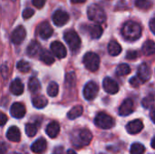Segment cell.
Listing matches in <instances>:
<instances>
[{
	"label": "cell",
	"mask_w": 155,
	"mask_h": 154,
	"mask_svg": "<svg viewBox=\"0 0 155 154\" xmlns=\"http://www.w3.org/2000/svg\"><path fill=\"white\" fill-rule=\"evenodd\" d=\"M45 2H46V0H32L33 5L36 8H42V7H44Z\"/></svg>",
	"instance_id": "obj_38"
},
{
	"label": "cell",
	"mask_w": 155,
	"mask_h": 154,
	"mask_svg": "<svg viewBox=\"0 0 155 154\" xmlns=\"http://www.w3.org/2000/svg\"><path fill=\"white\" fill-rule=\"evenodd\" d=\"M47 147V143L44 138H39L36 140L31 146V150L33 152L36 154L44 153L46 150Z\"/></svg>",
	"instance_id": "obj_17"
},
{
	"label": "cell",
	"mask_w": 155,
	"mask_h": 154,
	"mask_svg": "<svg viewBox=\"0 0 155 154\" xmlns=\"http://www.w3.org/2000/svg\"><path fill=\"white\" fill-rule=\"evenodd\" d=\"M53 33H54V30L48 22H43L37 26V34L44 40L51 37Z\"/></svg>",
	"instance_id": "obj_9"
},
{
	"label": "cell",
	"mask_w": 155,
	"mask_h": 154,
	"mask_svg": "<svg viewBox=\"0 0 155 154\" xmlns=\"http://www.w3.org/2000/svg\"><path fill=\"white\" fill-rule=\"evenodd\" d=\"M137 74H138V78L142 82H146V81L150 80L151 75H152V71H151L150 66L146 63H143L138 67Z\"/></svg>",
	"instance_id": "obj_14"
},
{
	"label": "cell",
	"mask_w": 155,
	"mask_h": 154,
	"mask_svg": "<svg viewBox=\"0 0 155 154\" xmlns=\"http://www.w3.org/2000/svg\"><path fill=\"white\" fill-rule=\"evenodd\" d=\"M143 54L144 55H152L155 52V44L153 40L146 41L143 45Z\"/></svg>",
	"instance_id": "obj_27"
},
{
	"label": "cell",
	"mask_w": 155,
	"mask_h": 154,
	"mask_svg": "<svg viewBox=\"0 0 155 154\" xmlns=\"http://www.w3.org/2000/svg\"><path fill=\"white\" fill-rule=\"evenodd\" d=\"M131 73V68L126 64H121L116 68V74L119 76H124Z\"/></svg>",
	"instance_id": "obj_28"
},
{
	"label": "cell",
	"mask_w": 155,
	"mask_h": 154,
	"mask_svg": "<svg viewBox=\"0 0 155 154\" xmlns=\"http://www.w3.org/2000/svg\"><path fill=\"white\" fill-rule=\"evenodd\" d=\"M7 122V116L0 111V126H4Z\"/></svg>",
	"instance_id": "obj_41"
},
{
	"label": "cell",
	"mask_w": 155,
	"mask_h": 154,
	"mask_svg": "<svg viewBox=\"0 0 155 154\" xmlns=\"http://www.w3.org/2000/svg\"><path fill=\"white\" fill-rule=\"evenodd\" d=\"M69 20V15L61 9L56 10L54 14H53V21L54 24L57 26H63Z\"/></svg>",
	"instance_id": "obj_8"
},
{
	"label": "cell",
	"mask_w": 155,
	"mask_h": 154,
	"mask_svg": "<svg viewBox=\"0 0 155 154\" xmlns=\"http://www.w3.org/2000/svg\"><path fill=\"white\" fill-rule=\"evenodd\" d=\"M130 84L131 85H133L134 87H138L141 84V80L138 78V77H133L131 80H130Z\"/></svg>",
	"instance_id": "obj_40"
},
{
	"label": "cell",
	"mask_w": 155,
	"mask_h": 154,
	"mask_svg": "<svg viewBox=\"0 0 155 154\" xmlns=\"http://www.w3.org/2000/svg\"><path fill=\"white\" fill-rule=\"evenodd\" d=\"M151 119L153 123H154V107L153 106L151 108Z\"/></svg>",
	"instance_id": "obj_44"
},
{
	"label": "cell",
	"mask_w": 155,
	"mask_h": 154,
	"mask_svg": "<svg viewBox=\"0 0 155 154\" xmlns=\"http://www.w3.org/2000/svg\"><path fill=\"white\" fill-rule=\"evenodd\" d=\"M37 125L35 123H26L25 124V133L28 137H34L37 133Z\"/></svg>",
	"instance_id": "obj_32"
},
{
	"label": "cell",
	"mask_w": 155,
	"mask_h": 154,
	"mask_svg": "<svg viewBox=\"0 0 155 154\" xmlns=\"http://www.w3.org/2000/svg\"><path fill=\"white\" fill-rule=\"evenodd\" d=\"M12 1H15V0H12Z\"/></svg>",
	"instance_id": "obj_49"
},
{
	"label": "cell",
	"mask_w": 155,
	"mask_h": 154,
	"mask_svg": "<svg viewBox=\"0 0 155 154\" xmlns=\"http://www.w3.org/2000/svg\"><path fill=\"white\" fill-rule=\"evenodd\" d=\"M87 30L93 39H99L103 34V28L97 24L87 26Z\"/></svg>",
	"instance_id": "obj_21"
},
{
	"label": "cell",
	"mask_w": 155,
	"mask_h": 154,
	"mask_svg": "<svg viewBox=\"0 0 155 154\" xmlns=\"http://www.w3.org/2000/svg\"><path fill=\"white\" fill-rule=\"evenodd\" d=\"M58 92H59V87L57 85L56 83L54 82H51L47 87V93L49 96L51 97H55L57 94H58Z\"/></svg>",
	"instance_id": "obj_31"
},
{
	"label": "cell",
	"mask_w": 155,
	"mask_h": 154,
	"mask_svg": "<svg viewBox=\"0 0 155 154\" xmlns=\"http://www.w3.org/2000/svg\"><path fill=\"white\" fill-rule=\"evenodd\" d=\"M150 28H151V31L154 34L155 33V18L153 17L150 21Z\"/></svg>",
	"instance_id": "obj_43"
},
{
	"label": "cell",
	"mask_w": 155,
	"mask_h": 154,
	"mask_svg": "<svg viewBox=\"0 0 155 154\" xmlns=\"http://www.w3.org/2000/svg\"><path fill=\"white\" fill-rule=\"evenodd\" d=\"M137 56H138V53L136 51H129L126 54V58L128 60L135 59V58H137Z\"/></svg>",
	"instance_id": "obj_39"
},
{
	"label": "cell",
	"mask_w": 155,
	"mask_h": 154,
	"mask_svg": "<svg viewBox=\"0 0 155 154\" xmlns=\"http://www.w3.org/2000/svg\"><path fill=\"white\" fill-rule=\"evenodd\" d=\"M98 91H99V87L96 83L93 81L88 82L84 88V96L87 101H92L96 97Z\"/></svg>",
	"instance_id": "obj_7"
},
{
	"label": "cell",
	"mask_w": 155,
	"mask_h": 154,
	"mask_svg": "<svg viewBox=\"0 0 155 154\" xmlns=\"http://www.w3.org/2000/svg\"><path fill=\"white\" fill-rule=\"evenodd\" d=\"M41 87V84L38 81L37 78L35 77H32L30 78L29 82H28V88H29V91L32 92V93H36Z\"/></svg>",
	"instance_id": "obj_29"
},
{
	"label": "cell",
	"mask_w": 155,
	"mask_h": 154,
	"mask_svg": "<svg viewBox=\"0 0 155 154\" xmlns=\"http://www.w3.org/2000/svg\"><path fill=\"white\" fill-rule=\"evenodd\" d=\"M78 139H73V144L76 147H84L90 144L93 140L92 133L87 129H83L79 131Z\"/></svg>",
	"instance_id": "obj_6"
},
{
	"label": "cell",
	"mask_w": 155,
	"mask_h": 154,
	"mask_svg": "<svg viewBox=\"0 0 155 154\" xmlns=\"http://www.w3.org/2000/svg\"><path fill=\"white\" fill-rule=\"evenodd\" d=\"M51 51L52 54H54L59 59L64 58L67 54L65 46L59 41H54L51 44Z\"/></svg>",
	"instance_id": "obj_11"
},
{
	"label": "cell",
	"mask_w": 155,
	"mask_h": 154,
	"mask_svg": "<svg viewBox=\"0 0 155 154\" xmlns=\"http://www.w3.org/2000/svg\"><path fill=\"white\" fill-rule=\"evenodd\" d=\"M134 102L132 99H126L121 104L119 108V114L121 116H127L130 115L134 112Z\"/></svg>",
	"instance_id": "obj_16"
},
{
	"label": "cell",
	"mask_w": 155,
	"mask_h": 154,
	"mask_svg": "<svg viewBox=\"0 0 155 154\" xmlns=\"http://www.w3.org/2000/svg\"><path fill=\"white\" fill-rule=\"evenodd\" d=\"M34 14H35V11L32 8H26L23 11V17L25 19H29L30 17L33 16Z\"/></svg>",
	"instance_id": "obj_36"
},
{
	"label": "cell",
	"mask_w": 155,
	"mask_h": 154,
	"mask_svg": "<svg viewBox=\"0 0 155 154\" xmlns=\"http://www.w3.org/2000/svg\"><path fill=\"white\" fill-rule=\"evenodd\" d=\"M86 0H71V2L73 4H82V3H84Z\"/></svg>",
	"instance_id": "obj_45"
},
{
	"label": "cell",
	"mask_w": 155,
	"mask_h": 154,
	"mask_svg": "<svg viewBox=\"0 0 155 154\" xmlns=\"http://www.w3.org/2000/svg\"><path fill=\"white\" fill-rule=\"evenodd\" d=\"M10 92L14 95H21L24 93V84L20 79H15L10 84Z\"/></svg>",
	"instance_id": "obj_19"
},
{
	"label": "cell",
	"mask_w": 155,
	"mask_h": 154,
	"mask_svg": "<svg viewBox=\"0 0 155 154\" xmlns=\"http://www.w3.org/2000/svg\"><path fill=\"white\" fill-rule=\"evenodd\" d=\"M122 34L125 40L129 42H134L138 40L142 35L141 25L134 21L126 22L122 28Z\"/></svg>",
	"instance_id": "obj_1"
},
{
	"label": "cell",
	"mask_w": 155,
	"mask_h": 154,
	"mask_svg": "<svg viewBox=\"0 0 155 154\" xmlns=\"http://www.w3.org/2000/svg\"><path fill=\"white\" fill-rule=\"evenodd\" d=\"M16 68L18 71H20L21 73H27L30 71V64L25 60H20L17 64H16Z\"/></svg>",
	"instance_id": "obj_33"
},
{
	"label": "cell",
	"mask_w": 155,
	"mask_h": 154,
	"mask_svg": "<svg viewBox=\"0 0 155 154\" xmlns=\"http://www.w3.org/2000/svg\"><path fill=\"white\" fill-rule=\"evenodd\" d=\"M45 133L50 138H55L60 133V126H59L58 123H56V122L50 123L46 127Z\"/></svg>",
	"instance_id": "obj_20"
},
{
	"label": "cell",
	"mask_w": 155,
	"mask_h": 154,
	"mask_svg": "<svg viewBox=\"0 0 155 154\" xmlns=\"http://www.w3.org/2000/svg\"><path fill=\"white\" fill-rule=\"evenodd\" d=\"M39 54H40L41 61L44 62L45 64L51 65L54 63V57L52 52H49L48 50H41Z\"/></svg>",
	"instance_id": "obj_22"
},
{
	"label": "cell",
	"mask_w": 155,
	"mask_h": 154,
	"mask_svg": "<svg viewBox=\"0 0 155 154\" xmlns=\"http://www.w3.org/2000/svg\"><path fill=\"white\" fill-rule=\"evenodd\" d=\"M66 83H69V84H75V75L74 73H69L67 75H66V79H65Z\"/></svg>",
	"instance_id": "obj_37"
},
{
	"label": "cell",
	"mask_w": 155,
	"mask_h": 154,
	"mask_svg": "<svg viewBox=\"0 0 155 154\" xmlns=\"http://www.w3.org/2000/svg\"><path fill=\"white\" fill-rule=\"evenodd\" d=\"M94 123L97 127L104 130L111 129L115 125L114 118L105 113H99L94 119Z\"/></svg>",
	"instance_id": "obj_3"
},
{
	"label": "cell",
	"mask_w": 155,
	"mask_h": 154,
	"mask_svg": "<svg viewBox=\"0 0 155 154\" xmlns=\"http://www.w3.org/2000/svg\"><path fill=\"white\" fill-rule=\"evenodd\" d=\"M125 128L129 134H137L143 129V123L141 120L137 119L128 123Z\"/></svg>",
	"instance_id": "obj_15"
},
{
	"label": "cell",
	"mask_w": 155,
	"mask_h": 154,
	"mask_svg": "<svg viewBox=\"0 0 155 154\" xmlns=\"http://www.w3.org/2000/svg\"><path fill=\"white\" fill-rule=\"evenodd\" d=\"M6 138L13 143H18L21 140L20 130L16 126H12L8 129L6 133Z\"/></svg>",
	"instance_id": "obj_18"
},
{
	"label": "cell",
	"mask_w": 155,
	"mask_h": 154,
	"mask_svg": "<svg viewBox=\"0 0 155 154\" xmlns=\"http://www.w3.org/2000/svg\"><path fill=\"white\" fill-rule=\"evenodd\" d=\"M7 145L5 143H0V154H5L7 152Z\"/></svg>",
	"instance_id": "obj_42"
},
{
	"label": "cell",
	"mask_w": 155,
	"mask_h": 154,
	"mask_svg": "<svg viewBox=\"0 0 155 154\" xmlns=\"http://www.w3.org/2000/svg\"><path fill=\"white\" fill-rule=\"evenodd\" d=\"M32 103H33V105L37 108V109H43L45 108L46 105H47V99L43 96V95H37V96H35L32 100Z\"/></svg>",
	"instance_id": "obj_25"
},
{
	"label": "cell",
	"mask_w": 155,
	"mask_h": 154,
	"mask_svg": "<svg viewBox=\"0 0 155 154\" xmlns=\"http://www.w3.org/2000/svg\"><path fill=\"white\" fill-rule=\"evenodd\" d=\"M26 110L23 103H15L12 104L10 108V113L11 115L15 119H21L25 115Z\"/></svg>",
	"instance_id": "obj_13"
},
{
	"label": "cell",
	"mask_w": 155,
	"mask_h": 154,
	"mask_svg": "<svg viewBox=\"0 0 155 154\" xmlns=\"http://www.w3.org/2000/svg\"><path fill=\"white\" fill-rule=\"evenodd\" d=\"M83 62L86 69H88L91 72H96L99 69L100 58L95 53H93V52L86 53L84 56Z\"/></svg>",
	"instance_id": "obj_5"
},
{
	"label": "cell",
	"mask_w": 155,
	"mask_h": 154,
	"mask_svg": "<svg viewBox=\"0 0 155 154\" xmlns=\"http://www.w3.org/2000/svg\"><path fill=\"white\" fill-rule=\"evenodd\" d=\"M84 113V108L81 105H76L73 107L67 113V117L70 120H74L78 117H80Z\"/></svg>",
	"instance_id": "obj_26"
},
{
	"label": "cell",
	"mask_w": 155,
	"mask_h": 154,
	"mask_svg": "<svg viewBox=\"0 0 155 154\" xmlns=\"http://www.w3.org/2000/svg\"><path fill=\"white\" fill-rule=\"evenodd\" d=\"M67 154H77L74 151H73V150H68L67 151Z\"/></svg>",
	"instance_id": "obj_46"
},
{
	"label": "cell",
	"mask_w": 155,
	"mask_h": 154,
	"mask_svg": "<svg viewBox=\"0 0 155 154\" xmlns=\"http://www.w3.org/2000/svg\"><path fill=\"white\" fill-rule=\"evenodd\" d=\"M87 15L91 21L96 24H103L106 20V15L104 10L99 5L96 4H93L88 7Z\"/></svg>",
	"instance_id": "obj_2"
},
{
	"label": "cell",
	"mask_w": 155,
	"mask_h": 154,
	"mask_svg": "<svg viewBox=\"0 0 155 154\" xmlns=\"http://www.w3.org/2000/svg\"><path fill=\"white\" fill-rule=\"evenodd\" d=\"M10 154H21V153H18V152H12V153Z\"/></svg>",
	"instance_id": "obj_48"
},
{
	"label": "cell",
	"mask_w": 155,
	"mask_h": 154,
	"mask_svg": "<svg viewBox=\"0 0 155 154\" xmlns=\"http://www.w3.org/2000/svg\"><path fill=\"white\" fill-rule=\"evenodd\" d=\"M143 106L146 109H149V108H152L154 104V97L153 95H148L147 97H145L143 100Z\"/></svg>",
	"instance_id": "obj_35"
},
{
	"label": "cell",
	"mask_w": 155,
	"mask_h": 154,
	"mask_svg": "<svg viewBox=\"0 0 155 154\" xmlns=\"http://www.w3.org/2000/svg\"><path fill=\"white\" fill-rule=\"evenodd\" d=\"M151 144H152V148H153V149H154L155 147H154V138H153V139H152V143H151Z\"/></svg>",
	"instance_id": "obj_47"
},
{
	"label": "cell",
	"mask_w": 155,
	"mask_h": 154,
	"mask_svg": "<svg viewBox=\"0 0 155 154\" xmlns=\"http://www.w3.org/2000/svg\"><path fill=\"white\" fill-rule=\"evenodd\" d=\"M64 38L73 52H76L81 47V39L75 31L69 30L65 32L64 34Z\"/></svg>",
	"instance_id": "obj_4"
},
{
	"label": "cell",
	"mask_w": 155,
	"mask_h": 154,
	"mask_svg": "<svg viewBox=\"0 0 155 154\" xmlns=\"http://www.w3.org/2000/svg\"><path fill=\"white\" fill-rule=\"evenodd\" d=\"M108 52L112 56H116L118 54H121L122 52V46L120 45V44L115 41V40H112L109 44H108Z\"/></svg>",
	"instance_id": "obj_23"
},
{
	"label": "cell",
	"mask_w": 155,
	"mask_h": 154,
	"mask_svg": "<svg viewBox=\"0 0 155 154\" xmlns=\"http://www.w3.org/2000/svg\"><path fill=\"white\" fill-rule=\"evenodd\" d=\"M41 50H42V48H41V45L39 44V43L36 41H32L28 44L26 52L29 56H35L40 53Z\"/></svg>",
	"instance_id": "obj_24"
},
{
	"label": "cell",
	"mask_w": 155,
	"mask_h": 154,
	"mask_svg": "<svg viewBox=\"0 0 155 154\" xmlns=\"http://www.w3.org/2000/svg\"><path fill=\"white\" fill-rule=\"evenodd\" d=\"M135 5L140 9H149L153 6L152 0H135Z\"/></svg>",
	"instance_id": "obj_34"
},
{
	"label": "cell",
	"mask_w": 155,
	"mask_h": 154,
	"mask_svg": "<svg viewBox=\"0 0 155 154\" xmlns=\"http://www.w3.org/2000/svg\"><path fill=\"white\" fill-rule=\"evenodd\" d=\"M144 152H145V147L139 143H135L131 146V150H130L131 154H143Z\"/></svg>",
	"instance_id": "obj_30"
},
{
	"label": "cell",
	"mask_w": 155,
	"mask_h": 154,
	"mask_svg": "<svg viewBox=\"0 0 155 154\" xmlns=\"http://www.w3.org/2000/svg\"><path fill=\"white\" fill-rule=\"evenodd\" d=\"M25 36H26V31H25V29L24 28V26L19 25L12 33L11 41L15 44H20L23 43V41L25 40Z\"/></svg>",
	"instance_id": "obj_10"
},
{
	"label": "cell",
	"mask_w": 155,
	"mask_h": 154,
	"mask_svg": "<svg viewBox=\"0 0 155 154\" xmlns=\"http://www.w3.org/2000/svg\"><path fill=\"white\" fill-rule=\"evenodd\" d=\"M103 86L104 89L106 93L110 94H115L119 91V85L112 78L110 77H105L103 82Z\"/></svg>",
	"instance_id": "obj_12"
}]
</instances>
